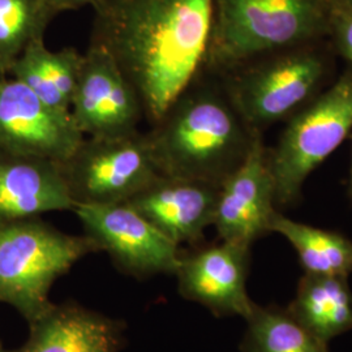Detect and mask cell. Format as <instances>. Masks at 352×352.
I'll return each mask as SVG.
<instances>
[{
    "label": "cell",
    "mask_w": 352,
    "mask_h": 352,
    "mask_svg": "<svg viewBox=\"0 0 352 352\" xmlns=\"http://www.w3.org/2000/svg\"><path fill=\"white\" fill-rule=\"evenodd\" d=\"M93 45L107 51L155 124L205 67L214 0H97Z\"/></svg>",
    "instance_id": "obj_1"
},
{
    "label": "cell",
    "mask_w": 352,
    "mask_h": 352,
    "mask_svg": "<svg viewBox=\"0 0 352 352\" xmlns=\"http://www.w3.org/2000/svg\"><path fill=\"white\" fill-rule=\"evenodd\" d=\"M260 132L245 123L225 87H189L146 133L162 175L221 187Z\"/></svg>",
    "instance_id": "obj_2"
},
{
    "label": "cell",
    "mask_w": 352,
    "mask_h": 352,
    "mask_svg": "<svg viewBox=\"0 0 352 352\" xmlns=\"http://www.w3.org/2000/svg\"><path fill=\"white\" fill-rule=\"evenodd\" d=\"M327 33V0H214L205 67L227 74L260 56L316 43Z\"/></svg>",
    "instance_id": "obj_3"
},
{
    "label": "cell",
    "mask_w": 352,
    "mask_h": 352,
    "mask_svg": "<svg viewBox=\"0 0 352 352\" xmlns=\"http://www.w3.org/2000/svg\"><path fill=\"white\" fill-rule=\"evenodd\" d=\"M96 251L87 235L65 234L39 217L0 222V302L32 322L50 308L55 280Z\"/></svg>",
    "instance_id": "obj_4"
},
{
    "label": "cell",
    "mask_w": 352,
    "mask_h": 352,
    "mask_svg": "<svg viewBox=\"0 0 352 352\" xmlns=\"http://www.w3.org/2000/svg\"><path fill=\"white\" fill-rule=\"evenodd\" d=\"M327 75V55L311 43L243 64L225 74L223 87L245 123L261 133L314 101Z\"/></svg>",
    "instance_id": "obj_5"
},
{
    "label": "cell",
    "mask_w": 352,
    "mask_h": 352,
    "mask_svg": "<svg viewBox=\"0 0 352 352\" xmlns=\"http://www.w3.org/2000/svg\"><path fill=\"white\" fill-rule=\"evenodd\" d=\"M352 132V71L346 69L314 101L287 119L267 160L277 208L299 200L307 179Z\"/></svg>",
    "instance_id": "obj_6"
},
{
    "label": "cell",
    "mask_w": 352,
    "mask_h": 352,
    "mask_svg": "<svg viewBox=\"0 0 352 352\" xmlns=\"http://www.w3.org/2000/svg\"><path fill=\"white\" fill-rule=\"evenodd\" d=\"M60 167L75 206L126 202L161 175L146 133L140 132L85 138Z\"/></svg>",
    "instance_id": "obj_7"
},
{
    "label": "cell",
    "mask_w": 352,
    "mask_h": 352,
    "mask_svg": "<svg viewBox=\"0 0 352 352\" xmlns=\"http://www.w3.org/2000/svg\"><path fill=\"white\" fill-rule=\"evenodd\" d=\"M85 235L129 276L174 274L180 264L179 245L126 202L77 205L74 209Z\"/></svg>",
    "instance_id": "obj_8"
},
{
    "label": "cell",
    "mask_w": 352,
    "mask_h": 352,
    "mask_svg": "<svg viewBox=\"0 0 352 352\" xmlns=\"http://www.w3.org/2000/svg\"><path fill=\"white\" fill-rule=\"evenodd\" d=\"M85 136L71 113L41 101L20 81H0V151L65 162Z\"/></svg>",
    "instance_id": "obj_9"
},
{
    "label": "cell",
    "mask_w": 352,
    "mask_h": 352,
    "mask_svg": "<svg viewBox=\"0 0 352 352\" xmlns=\"http://www.w3.org/2000/svg\"><path fill=\"white\" fill-rule=\"evenodd\" d=\"M71 115L85 138L111 139L139 132L145 118L139 96L111 55L90 43L71 103Z\"/></svg>",
    "instance_id": "obj_10"
},
{
    "label": "cell",
    "mask_w": 352,
    "mask_h": 352,
    "mask_svg": "<svg viewBox=\"0 0 352 352\" xmlns=\"http://www.w3.org/2000/svg\"><path fill=\"white\" fill-rule=\"evenodd\" d=\"M276 187L261 135L245 161L222 183L213 227L221 241L250 247L270 234L277 212Z\"/></svg>",
    "instance_id": "obj_11"
},
{
    "label": "cell",
    "mask_w": 352,
    "mask_h": 352,
    "mask_svg": "<svg viewBox=\"0 0 352 352\" xmlns=\"http://www.w3.org/2000/svg\"><path fill=\"white\" fill-rule=\"evenodd\" d=\"M251 248L221 241L182 256L175 276L180 295L214 316L251 315L256 302L247 291Z\"/></svg>",
    "instance_id": "obj_12"
},
{
    "label": "cell",
    "mask_w": 352,
    "mask_h": 352,
    "mask_svg": "<svg viewBox=\"0 0 352 352\" xmlns=\"http://www.w3.org/2000/svg\"><path fill=\"white\" fill-rule=\"evenodd\" d=\"M219 188L161 174L126 204L180 247L201 241L213 226Z\"/></svg>",
    "instance_id": "obj_13"
},
{
    "label": "cell",
    "mask_w": 352,
    "mask_h": 352,
    "mask_svg": "<svg viewBox=\"0 0 352 352\" xmlns=\"http://www.w3.org/2000/svg\"><path fill=\"white\" fill-rule=\"evenodd\" d=\"M25 343L11 352H120L122 321L76 302L51 304L29 322Z\"/></svg>",
    "instance_id": "obj_14"
},
{
    "label": "cell",
    "mask_w": 352,
    "mask_h": 352,
    "mask_svg": "<svg viewBox=\"0 0 352 352\" xmlns=\"http://www.w3.org/2000/svg\"><path fill=\"white\" fill-rule=\"evenodd\" d=\"M74 209L60 164L0 151V222Z\"/></svg>",
    "instance_id": "obj_15"
},
{
    "label": "cell",
    "mask_w": 352,
    "mask_h": 352,
    "mask_svg": "<svg viewBox=\"0 0 352 352\" xmlns=\"http://www.w3.org/2000/svg\"><path fill=\"white\" fill-rule=\"evenodd\" d=\"M82 55L74 47L49 50L45 38H36L13 62L8 76L24 84L46 104L71 113Z\"/></svg>",
    "instance_id": "obj_16"
},
{
    "label": "cell",
    "mask_w": 352,
    "mask_h": 352,
    "mask_svg": "<svg viewBox=\"0 0 352 352\" xmlns=\"http://www.w3.org/2000/svg\"><path fill=\"white\" fill-rule=\"evenodd\" d=\"M347 279L304 273L286 309L316 338L329 343L352 330V291Z\"/></svg>",
    "instance_id": "obj_17"
},
{
    "label": "cell",
    "mask_w": 352,
    "mask_h": 352,
    "mask_svg": "<svg viewBox=\"0 0 352 352\" xmlns=\"http://www.w3.org/2000/svg\"><path fill=\"white\" fill-rule=\"evenodd\" d=\"M279 234L298 253L304 273L349 278L352 274V241L344 235L294 221L276 212L270 234Z\"/></svg>",
    "instance_id": "obj_18"
},
{
    "label": "cell",
    "mask_w": 352,
    "mask_h": 352,
    "mask_svg": "<svg viewBox=\"0 0 352 352\" xmlns=\"http://www.w3.org/2000/svg\"><path fill=\"white\" fill-rule=\"evenodd\" d=\"M245 322L241 352H329L327 343L316 338L287 309L254 304Z\"/></svg>",
    "instance_id": "obj_19"
},
{
    "label": "cell",
    "mask_w": 352,
    "mask_h": 352,
    "mask_svg": "<svg viewBox=\"0 0 352 352\" xmlns=\"http://www.w3.org/2000/svg\"><path fill=\"white\" fill-rule=\"evenodd\" d=\"M49 24L37 0H0V65L7 75L26 46L45 37Z\"/></svg>",
    "instance_id": "obj_20"
},
{
    "label": "cell",
    "mask_w": 352,
    "mask_h": 352,
    "mask_svg": "<svg viewBox=\"0 0 352 352\" xmlns=\"http://www.w3.org/2000/svg\"><path fill=\"white\" fill-rule=\"evenodd\" d=\"M329 33L336 50L352 71V8L329 4Z\"/></svg>",
    "instance_id": "obj_21"
},
{
    "label": "cell",
    "mask_w": 352,
    "mask_h": 352,
    "mask_svg": "<svg viewBox=\"0 0 352 352\" xmlns=\"http://www.w3.org/2000/svg\"><path fill=\"white\" fill-rule=\"evenodd\" d=\"M42 14L51 21L58 13L77 10L84 6H94L97 0H37Z\"/></svg>",
    "instance_id": "obj_22"
},
{
    "label": "cell",
    "mask_w": 352,
    "mask_h": 352,
    "mask_svg": "<svg viewBox=\"0 0 352 352\" xmlns=\"http://www.w3.org/2000/svg\"><path fill=\"white\" fill-rule=\"evenodd\" d=\"M329 4H334V6H340V7H346V8H352V0H327Z\"/></svg>",
    "instance_id": "obj_23"
},
{
    "label": "cell",
    "mask_w": 352,
    "mask_h": 352,
    "mask_svg": "<svg viewBox=\"0 0 352 352\" xmlns=\"http://www.w3.org/2000/svg\"><path fill=\"white\" fill-rule=\"evenodd\" d=\"M352 138V132H351ZM349 193L352 197V153H351V167H350V177H349Z\"/></svg>",
    "instance_id": "obj_24"
},
{
    "label": "cell",
    "mask_w": 352,
    "mask_h": 352,
    "mask_svg": "<svg viewBox=\"0 0 352 352\" xmlns=\"http://www.w3.org/2000/svg\"><path fill=\"white\" fill-rule=\"evenodd\" d=\"M7 72H6V71H4V69H3V67H1V65H0V81H1V80H3V78H6V77H7Z\"/></svg>",
    "instance_id": "obj_25"
},
{
    "label": "cell",
    "mask_w": 352,
    "mask_h": 352,
    "mask_svg": "<svg viewBox=\"0 0 352 352\" xmlns=\"http://www.w3.org/2000/svg\"><path fill=\"white\" fill-rule=\"evenodd\" d=\"M0 352H11V351H8V350H6V349H4V347H3V344H1V343H0Z\"/></svg>",
    "instance_id": "obj_26"
}]
</instances>
